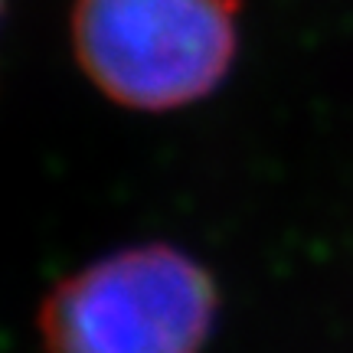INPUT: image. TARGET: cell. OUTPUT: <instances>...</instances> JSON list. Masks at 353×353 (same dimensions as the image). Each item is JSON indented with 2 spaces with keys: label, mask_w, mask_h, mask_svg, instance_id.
Listing matches in <instances>:
<instances>
[{
  "label": "cell",
  "mask_w": 353,
  "mask_h": 353,
  "mask_svg": "<svg viewBox=\"0 0 353 353\" xmlns=\"http://www.w3.org/2000/svg\"><path fill=\"white\" fill-rule=\"evenodd\" d=\"M72 52L85 79L131 112H176L226 82L239 0H76Z\"/></svg>",
  "instance_id": "7a4b0ae2"
},
{
  "label": "cell",
  "mask_w": 353,
  "mask_h": 353,
  "mask_svg": "<svg viewBox=\"0 0 353 353\" xmlns=\"http://www.w3.org/2000/svg\"><path fill=\"white\" fill-rule=\"evenodd\" d=\"M0 13H3V0H0Z\"/></svg>",
  "instance_id": "3957f363"
},
{
  "label": "cell",
  "mask_w": 353,
  "mask_h": 353,
  "mask_svg": "<svg viewBox=\"0 0 353 353\" xmlns=\"http://www.w3.org/2000/svg\"><path fill=\"white\" fill-rule=\"evenodd\" d=\"M213 275L176 245L118 249L56 281L39 304L46 353H203L216 330Z\"/></svg>",
  "instance_id": "6da1fadb"
}]
</instances>
